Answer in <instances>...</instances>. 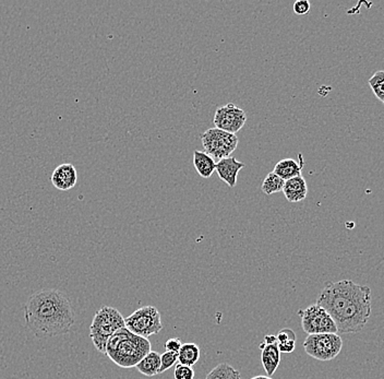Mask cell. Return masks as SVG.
Here are the masks:
<instances>
[{
  "instance_id": "cell-26",
  "label": "cell",
  "mask_w": 384,
  "mask_h": 379,
  "mask_svg": "<svg viewBox=\"0 0 384 379\" xmlns=\"http://www.w3.org/2000/svg\"><path fill=\"white\" fill-rule=\"evenodd\" d=\"M277 346H279V350L281 353H293L295 350V346H296V341H287V342H284V344H277Z\"/></svg>"
},
{
  "instance_id": "cell-21",
  "label": "cell",
  "mask_w": 384,
  "mask_h": 379,
  "mask_svg": "<svg viewBox=\"0 0 384 379\" xmlns=\"http://www.w3.org/2000/svg\"><path fill=\"white\" fill-rule=\"evenodd\" d=\"M178 361V353H174V352H165V353L161 355V369H159V374L164 373V371H168L169 369H172L175 364Z\"/></svg>"
},
{
  "instance_id": "cell-1",
  "label": "cell",
  "mask_w": 384,
  "mask_h": 379,
  "mask_svg": "<svg viewBox=\"0 0 384 379\" xmlns=\"http://www.w3.org/2000/svg\"><path fill=\"white\" fill-rule=\"evenodd\" d=\"M317 304L330 314L338 332L357 333L366 327L372 315V289L351 280L329 282Z\"/></svg>"
},
{
  "instance_id": "cell-2",
  "label": "cell",
  "mask_w": 384,
  "mask_h": 379,
  "mask_svg": "<svg viewBox=\"0 0 384 379\" xmlns=\"http://www.w3.org/2000/svg\"><path fill=\"white\" fill-rule=\"evenodd\" d=\"M26 325L40 339L69 332L75 313L68 297L58 289H41L28 297L24 305Z\"/></svg>"
},
{
  "instance_id": "cell-27",
  "label": "cell",
  "mask_w": 384,
  "mask_h": 379,
  "mask_svg": "<svg viewBox=\"0 0 384 379\" xmlns=\"http://www.w3.org/2000/svg\"><path fill=\"white\" fill-rule=\"evenodd\" d=\"M251 379H273L272 377L269 376H262V375H260V376H254L252 377Z\"/></svg>"
},
{
  "instance_id": "cell-8",
  "label": "cell",
  "mask_w": 384,
  "mask_h": 379,
  "mask_svg": "<svg viewBox=\"0 0 384 379\" xmlns=\"http://www.w3.org/2000/svg\"><path fill=\"white\" fill-rule=\"evenodd\" d=\"M302 318V330L310 335L317 333H338L335 323L322 306L311 304L306 310L298 312Z\"/></svg>"
},
{
  "instance_id": "cell-20",
  "label": "cell",
  "mask_w": 384,
  "mask_h": 379,
  "mask_svg": "<svg viewBox=\"0 0 384 379\" xmlns=\"http://www.w3.org/2000/svg\"><path fill=\"white\" fill-rule=\"evenodd\" d=\"M369 85L376 99L384 106V70H379L369 79Z\"/></svg>"
},
{
  "instance_id": "cell-3",
  "label": "cell",
  "mask_w": 384,
  "mask_h": 379,
  "mask_svg": "<svg viewBox=\"0 0 384 379\" xmlns=\"http://www.w3.org/2000/svg\"><path fill=\"white\" fill-rule=\"evenodd\" d=\"M149 339L137 336L123 327L110 337L105 355L123 369H132L151 351Z\"/></svg>"
},
{
  "instance_id": "cell-11",
  "label": "cell",
  "mask_w": 384,
  "mask_h": 379,
  "mask_svg": "<svg viewBox=\"0 0 384 379\" xmlns=\"http://www.w3.org/2000/svg\"><path fill=\"white\" fill-rule=\"evenodd\" d=\"M77 169L70 163H64L55 169L51 182L55 188L62 192L72 190L77 185Z\"/></svg>"
},
{
  "instance_id": "cell-25",
  "label": "cell",
  "mask_w": 384,
  "mask_h": 379,
  "mask_svg": "<svg viewBox=\"0 0 384 379\" xmlns=\"http://www.w3.org/2000/svg\"><path fill=\"white\" fill-rule=\"evenodd\" d=\"M182 346V340H180V338L168 339V340L165 342V350H166L167 352L178 353Z\"/></svg>"
},
{
  "instance_id": "cell-5",
  "label": "cell",
  "mask_w": 384,
  "mask_h": 379,
  "mask_svg": "<svg viewBox=\"0 0 384 379\" xmlns=\"http://www.w3.org/2000/svg\"><path fill=\"white\" fill-rule=\"evenodd\" d=\"M343 340L338 333L310 335L304 342L306 353L317 361H331L341 353Z\"/></svg>"
},
{
  "instance_id": "cell-17",
  "label": "cell",
  "mask_w": 384,
  "mask_h": 379,
  "mask_svg": "<svg viewBox=\"0 0 384 379\" xmlns=\"http://www.w3.org/2000/svg\"><path fill=\"white\" fill-rule=\"evenodd\" d=\"M200 355L201 351L199 346L189 342V344H182V348L178 352V362L182 365L195 367L200 360Z\"/></svg>"
},
{
  "instance_id": "cell-12",
  "label": "cell",
  "mask_w": 384,
  "mask_h": 379,
  "mask_svg": "<svg viewBox=\"0 0 384 379\" xmlns=\"http://www.w3.org/2000/svg\"><path fill=\"white\" fill-rule=\"evenodd\" d=\"M245 167V163L237 161L234 157L225 158L216 163V171L220 180L225 182L231 188L237 184L239 172Z\"/></svg>"
},
{
  "instance_id": "cell-22",
  "label": "cell",
  "mask_w": 384,
  "mask_h": 379,
  "mask_svg": "<svg viewBox=\"0 0 384 379\" xmlns=\"http://www.w3.org/2000/svg\"><path fill=\"white\" fill-rule=\"evenodd\" d=\"M175 379H193L195 378V371L191 367L177 364L174 371Z\"/></svg>"
},
{
  "instance_id": "cell-13",
  "label": "cell",
  "mask_w": 384,
  "mask_h": 379,
  "mask_svg": "<svg viewBox=\"0 0 384 379\" xmlns=\"http://www.w3.org/2000/svg\"><path fill=\"white\" fill-rule=\"evenodd\" d=\"M283 192L290 203H299L305 200L308 195V186L305 178L300 175L292 180H286Z\"/></svg>"
},
{
  "instance_id": "cell-10",
  "label": "cell",
  "mask_w": 384,
  "mask_h": 379,
  "mask_svg": "<svg viewBox=\"0 0 384 379\" xmlns=\"http://www.w3.org/2000/svg\"><path fill=\"white\" fill-rule=\"evenodd\" d=\"M260 348H261V362L264 371H267V376H273L281 363V352L277 346V336L268 335L264 337L263 342L260 344Z\"/></svg>"
},
{
  "instance_id": "cell-7",
  "label": "cell",
  "mask_w": 384,
  "mask_h": 379,
  "mask_svg": "<svg viewBox=\"0 0 384 379\" xmlns=\"http://www.w3.org/2000/svg\"><path fill=\"white\" fill-rule=\"evenodd\" d=\"M205 153L218 161L231 157V154L238 146V138L234 133H226L220 129L210 128L201 136Z\"/></svg>"
},
{
  "instance_id": "cell-19",
  "label": "cell",
  "mask_w": 384,
  "mask_h": 379,
  "mask_svg": "<svg viewBox=\"0 0 384 379\" xmlns=\"http://www.w3.org/2000/svg\"><path fill=\"white\" fill-rule=\"evenodd\" d=\"M284 184V180H282L281 177L277 176L274 173L271 172L264 178L261 190L265 195H273V194H277V192H283Z\"/></svg>"
},
{
  "instance_id": "cell-9",
  "label": "cell",
  "mask_w": 384,
  "mask_h": 379,
  "mask_svg": "<svg viewBox=\"0 0 384 379\" xmlns=\"http://www.w3.org/2000/svg\"><path fill=\"white\" fill-rule=\"evenodd\" d=\"M246 121V112L233 103H228L226 106L218 108L213 119L216 128L234 135L243 129Z\"/></svg>"
},
{
  "instance_id": "cell-6",
  "label": "cell",
  "mask_w": 384,
  "mask_h": 379,
  "mask_svg": "<svg viewBox=\"0 0 384 379\" xmlns=\"http://www.w3.org/2000/svg\"><path fill=\"white\" fill-rule=\"evenodd\" d=\"M125 327L137 336L149 339L163 329L161 314L154 306H144L125 318Z\"/></svg>"
},
{
  "instance_id": "cell-24",
  "label": "cell",
  "mask_w": 384,
  "mask_h": 379,
  "mask_svg": "<svg viewBox=\"0 0 384 379\" xmlns=\"http://www.w3.org/2000/svg\"><path fill=\"white\" fill-rule=\"evenodd\" d=\"M277 344H284L287 341H296V335L294 331L290 328H284L282 330H279L277 336Z\"/></svg>"
},
{
  "instance_id": "cell-14",
  "label": "cell",
  "mask_w": 384,
  "mask_h": 379,
  "mask_svg": "<svg viewBox=\"0 0 384 379\" xmlns=\"http://www.w3.org/2000/svg\"><path fill=\"white\" fill-rule=\"evenodd\" d=\"M302 165L304 163H302V154H300V163L293 159L281 160L275 165L273 173L286 182V180H292L294 177L302 175Z\"/></svg>"
},
{
  "instance_id": "cell-18",
  "label": "cell",
  "mask_w": 384,
  "mask_h": 379,
  "mask_svg": "<svg viewBox=\"0 0 384 379\" xmlns=\"http://www.w3.org/2000/svg\"><path fill=\"white\" fill-rule=\"evenodd\" d=\"M205 379H241V373L227 363L216 365Z\"/></svg>"
},
{
  "instance_id": "cell-4",
  "label": "cell",
  "mask_w": 384,
  "mask_h": 379,
  "mask_svg": "<svg viewBox=\"0 0 384 379\" xmlns=\"http://www.w3.org/2000/svg\"><path fill=\"white\" fill-rule=\"evenodd\" d=\"M125 327V318L112 306H103L95 313L90 326V338L95 348L105 354L106 344L116 331Z\"/></svg>"
},
{
  "instance_id": "cell-23",
  "label": "cell",
  "mask_w": 384,
  "mask_h": 379,
  "mask_svg": "<svg viewBox=\"0 0 384 379\" xmlns=\"http://www.w3.org/2000/svg\"><path fill=\"white\" fill-rule=\"evenodd\" d=\"M311 9V3L308 0H297L294 3V12L298 16H304L307 15Z\"/></svg>"
},
{
  "instance_id": "cell-15",
  "label": "cell",
  "mask_w": 384,
  "mask_h": 379,
  "mask_svg": "<svg viewBox=\"0 0 384 379\" xmlns=\"http://www.w3.org/2000/svg\"><path fill=\"white\" fill-rule=\"evenodd\" d=\"M193 165L198 174L202 178H210L213 173L216 172V163L212 157L203 151L193 152Z\"/></svg>"
},
{
  "instance_id": "cell-16",
  "label": "cell",
  "mask_w": 384,
  "mask_h": 379,
  "mask_svg": "<svg viewBox=\"0 0 384 379\" xmlns=\"http://www.w3.org/2000/svg\"><path fill=\"white\" fill-rule=\"evenodd\" d=\"M136 369L140 374L146 377H153L159 374L161 355L157 352L150 351L141 361L139 362Z\"/></svg>"
}]
</instances>
